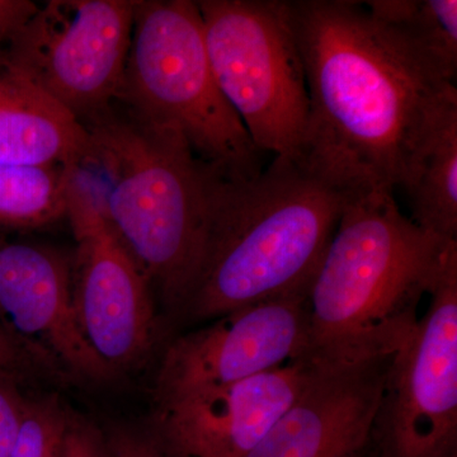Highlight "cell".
Wrapping results in <instances>:
<instances>
[{"label": "cell", "mask_w": 457, "mask_h": 457, "mask_svg": "<svg viewBox=\"0 0 457 457\" xmlns=\"http://www.w3.org/2000/svg\"><path fill=\"white\" fill-rule=\"evenodd\" d=\"M134 0H55L11 38L5 65L29 78L83 126L121 93Z\"/></svg>", "instance_id": "52a82bcc"}, {"label": "cell", "mask_w": 457, "mask_h": 457, "mask_svg": "<svg viewBox=\"0 0 457 457\" xmlns=\"http://www.w3.org/2000/svg\"><path fill=\"white\" fill-rule=\"evenodd\" d=\"M196 3L216 82L255 147L296 161L308 128L309 95L288 2Z\"/></svg>", "instance_id": "8992f818"}, {"label": "cell", "mask_w": 457, "mask_h": 457, "mask_svg": "<svg viewBox=\"0 0 457 457\" xmlns=\"http://www.w3.org/2000/svg\"><path fill=\"white\" fill-rule=\"evenodd\" d=\"M66 418L55 402H26L25 416L11 457H50L64 436Z\"/></svg>", "instance_id": "ac0fdd59"}, {"label": "cell", "mask_w": 457, "mask_h": 457, "mask_svg": "<svg viewBox=\"0 0 457 457\" xmlns=\"http://www.w3.org/2000/svg\"><path fill=\"white\" fill-rule=\"evenodd\" d=\"M402 187L417 227L457 242V106L427 137Z\"/></svg>", "instance_id": "9a60e30c"}, {"label": "cell", "mask_w": 457, "mask_h": 457, "mask_svg": "<svg viewBox=\"0 0 457 457\" xmlns=\"http://www.w3.org/2000/svg\"><path fill=\"white\" fill-rule=\"evenodd\" d=\"M369 457H376L375 450L374 453H372L371 455H370Z\"/></svg>", "instance_id": "603a6c76"}, {"label": "cell", "mask_w": 457, "mask_h": 457, "mask_svg": "<svg viewBox=\"0 0 457 457\" xmlns=\"http://www.w3.org/2000/svg\"><path fill=\"white\" fill-rule=\"evenodd\" d=\"M66 168L0 164V225L38 228L65 216Z\"/></svg>", "instance_id": "e0dca14e"}, {"label": "cell", "mask_w": 457, "mask_h": 457, "mask_svg": "<svg viewBox=\"0 0 457 457\" xmlns=\"http://www.w3.org/2000/svg\"><path fill=\"white\" fill-rule=\"evenodd\" d=\"M315 366L294 360L253 378L158 403L155 433L176 457H245L293 405Z\"/></svg>", "instance_id": "8fae6325"}, {"label": "cell", "mask_w": 457, "mask_h": 457, "mask_svg": "<svg viewBox=\"0 0 457 457\" xmlns=\"http://www.w3.org/2000/svg\"><path fill=\"white\" fill-rule=\"evenodd\" d=\"M78 242L71 278L78 323L99 359L128 368L152 345L155 315L150 284L104 212L69 216Z\"/></svg>", "instance_id": "30bf717a"}, {"label": "cell", "mask_w": 457, "mask_h": 457, "mask_svg": "<svg viewBox=\"0 0 457 457\" xmlns=\"http://www.w3.org/2000/svg\"><path fill=\"white\" fill-rule=\"evenodd\" d=\"M116 102L150 121L176 128L204 163L248 177L263 170V153L212 73L196 2H137Z\"/></svg>", "instance_id": "5b68a950"}, {"label": "cell", "mask_w": 457, "mask_h": 457, "mask_svg": "<svg viewBox=\"0 0 457 457\" xmlns=\"http://www.w3.org/2000/svg\"><path fill=\"white\" fill-rule=\"evenodd\" d=\"M365 7L456 79V0H374Z\"/></svg>", "instance_id": "2e32d148"}, {"label": "cell", "mask_w": 457, "mask_h": 457, "mask_svg": "<svg viewBox=\"0 0 457 457\" xmlns=\"http://www.w3.org/2000/svg\"><path fill=\"white\" fill-rule=\"evenodd\" d=\"M95 154L88 130L29 78L0 71V164L71 167Z\"/></svg>", "instance_id": "5bb4252c"}, {"label": "cell", "mask_w": 457, "mask_h": 457, "mask_svg": "<svg viewBox=\"0 0 457 457\" xmlns=\"http://www.w3.org/2000/svg\"><path fill=\"white\" fill-rule=\"evenodd\" d=\"M116 236L171 311L183 312L200 253L204 164L185 135L114 102L84 126Z\"/></svg>", "instance_id": "277c9868"}, {"label": "cell", "mask_w": 457, "mask_h": 457, "mask_svg": "<svg viewBox=\"0 0 457 457\" xmlns=\"http://www.w3.org/2000/svg\"><path fill=\"white\" fill-rule=\"evenodd\" d=\"M26 402L11 376L0 374V457H11L13 453L25 416Z\"/></svg>", "instance_id": "d6986e66"}, {"label": "cell", "mask_w": 457, "mask_h": 457, "mask_svg": "<svg viewBox=\"0 0 457 457\" xmlns=\"http://www.w3.org/2000/svg\"><path fill=\"white\" fill-rule=\"evenodd\" d=\"M309 291L246 306L170 343L156 378L158 403L237 383L303 359Z\"/></svg>", "instance_id": "9c48e42d"}, {"label": "cell", "mask_w": 457, "mask_h": 457, "mask_svg": "<svg viewBox=\"0 0 457 457\" xmlns=\"http://www.w3.org/2000/svg\"><path fill=\"white\" fill-rule=\"evenodd\" d=\"M394 192L351 195L309 290L303 359L315 368L392 357L413 336L420 300L457 257L400 212Z\"/></svg>", "instance_id": "3957f363"}, {"label": "cell", "mask_w": 457, "mask_h": 457, "mask_svg": "<svg viewBox=\"0 0 457 457\" xmlns=\"http://www.w3.org/2000/svg\"><path fill=\"white\" fill-rule=\"evenodd\" d=\"M288 5L309 95L296 161L348 196L402 187L427 137L457 106L456 79L365 3Z\"/></svg>", "instance_id": "6da1fadb"}, {"label": "cell", "mask_w": 457, "mask_h": 457, "mask_svg": "<svg viewBox=\"0 0 457 457\" xmlns=\"http://www.w3.org/2000/svg\"><path fill=\"white\" fill-rule=\"evenodd\" d=\"M372 445L376 457H457V257L392 357Z\"/></svg>", "instance_id": "ba28073f"}, {"label": "cell", "mask_w": 457, "mask_h": 457, "mask_svg": "<svg viewBox=\"0 0 457 457\" xmlns=\"http://www.w3.org/2000/svg\"><path fill=\"white\" fill-rule=\"evenodd\" d=\"M0 323L18 345L47 352L77 374L106 378L113 372L80 329L71 267L53 249L0 245Z\"/></svg>", "instance_id": "4fadbf2b"}, {"label": "cell", "mask_w": 457, "mask_h": 457, "mask_svg": "<svg viewBox=\"0 0 457 457\" xmlns=\"http://www.w3.org/2000/svg\"><path fill=\"white\" fill-rule=\"evenodd\" d=\"M60 457H110L104 438L92 426L69 420Z\"/></svg>", "instance_id": "44dd1931"}, {"label": "cell", "mask_w": 457, "mask_h": 457, "mask_svg": "<svg viewBox=\"0 0 457 457\" xmlns=\"http://www.w3.org/2000/svg\"><path fill=\"white\" fill-rule=\"evenodd\" d=\"M392 357L315 368L293 405L245 457L371 455L372 428Z\"/></svg>", "instance_id": "7c38bea8"}, {"label": "cell", "mask_w": 457, "mask_h": 457, "mask_svg": "<svg viewBox=\"0 0 457 457\" xmlns=\"http://www.w3.org/2000/svg\"><path fill=\"white\" fill-rule=\"evenodd\" d=\"M20 345L0 323V374H8L16 365Z\"/></svg>", "instance_id": "7402d4cb"}, {"label": "cell", "mask_w": 457, "mask_h": 457, "mask_svg": "<svg viewBox=\"0 0 457 457\" xmlns=\"http://www.w3.org/2000/svg\"><path fill=\"white\" fill-rule=\"evenodd\" d=\"M106 447L110 457H176L155 435L116 429L108 436Z\"/></svg>", "instance_id": "ffe728a7"}, {"label": "cell", "mask_w": 457, "mask_h": 457, "mask_svg": "<svg viewBox=\"0 0 457 457\" xmlns=\"http://www.w3.org/2000/svg\"><path fill=\"white\" fill-rule=\"evenodd\" d=\"M204 164L203 236L183 314L218 319L311 290L347 203L300 162L255 176Z\"/></svg>", "instance_id": "7a4b0ae2"}]
</instances>
